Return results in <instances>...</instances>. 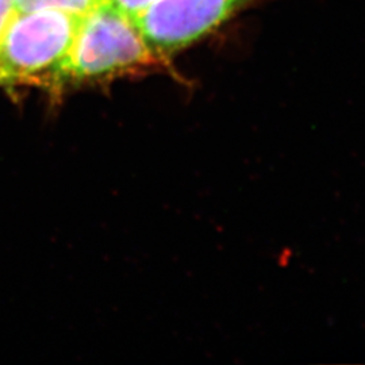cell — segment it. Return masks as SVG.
<instances>
[{"label": "cell", "instance_id": "8992f818", "mask_svg": "<svg viewBox=\"0 0 365 365\" xmlns=\"http://www.w3.org/2000/svg\"><path fill=\"white\" fill-rule=\"evenodd\" d=\"M14 14V0H0V37Z\"/></svg>", "mask_w": 365, "mask_h": 365}, {"label": "cell", "instance_id": "7a4b0ae2", "mask_svg": "<svg viewBox=\"0 0 365 365\" xmlns=\"http://www.w3.org/2000/svg\"><path fill=\"white\" fill-rule=\"evenodd\" d=\"M81 19L57 10L14 13L0 37V84L54 81Z\"/></svg>", "mask_w": 365, "mask_h": 365}, {"label": "cell", "instance_id": "277c9868", "mask_svg": "<svg viewBox=\"0 0 365 365\" xmlns=\"http://www.w3.org/2000/svg\"><path fill=\"white\" fill-rule=\"evenodd\" d=\"M102 0H14V13H27L36 10H57L84 16Z\"/></svg>", "mask_w": 365, "mask_h": 365}, {"label": "cell", "instance_id": "5b68a950", "mask_svg": "<svg viewBox=\"0 0 365 365\" xmlns=\"http://www.w3.org/2000/svg\"><path fill=\"white\" fill-rule=\"evenodd\" d=\"M115 6L118 10L135 19L153 0H106Z\"/></svg>", "mask_w": 365, "mask_h": 365}, {"label": "cell", "instance_id": "6da1fadb", "mask_svg": "<svg viewBox=\"0 0 365 365\" xmlns=\"http://www.w3.org/2000/svg\"><path fill=\"white\" fill-rule=\"evenodd\" d=\"M160 58L145 42L135 21L102 0L83 16L54 83L105 78L157 64Z\"/></svg>", "mask_w": 365, "mask_h": 365}, {"label": "cell", "instance_id": "3957f363", "mask_svg": "<svg viewBox=\"0 0 365 365\" xmlns=\"http://www.w3.org/2000/svg\"><path fill=\"white\" fill-rule=\"evenodd\" d=\"M257 0H153L134 21L160 57L182 51Z\"/></svg>", "mask_w": 365, "mask_h": 365}]
</instances>
